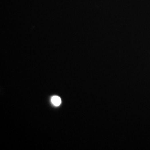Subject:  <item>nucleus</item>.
I'll use <instances>...</instances> for the list:
<instances>
[{
    "instance_id": "obj_1",
    "label": "nucleus",
    "mask_w": 150,
    "mask_h": 150,
    "mask_svg": "<svg viewBox=\"0 0 150 150\" xmlns=\"http://www.w3.org/2000/svg\"><path fill=\"white\" fill-rule=\"evenodd\" d=\"M52 102L54 106H60V104H61V99L58 96H54L52 97Z\"/></svg>"
}]
</instances>
